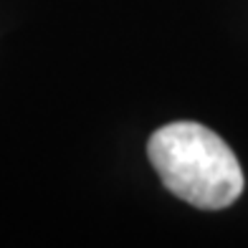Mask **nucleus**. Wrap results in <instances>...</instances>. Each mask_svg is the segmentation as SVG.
Segmentation results:
<instances>
[{
	"label": "nucleus",
	"mask_w": 248,
	"mask_h": 248,
	"mask_svg": "<svg viewBox=\"0 0 248 248\" xmlns=\"http://www.w3.org/2000/svg\"><path fill=\"white\" fill-rule=\"evenodd\" d=\"M147 157L162 185L200 210H223L243 193L238 157L213 129L198 122H172L147 142Z\"/></svg>",
	"instance_id": "1"
}]
</instances>
